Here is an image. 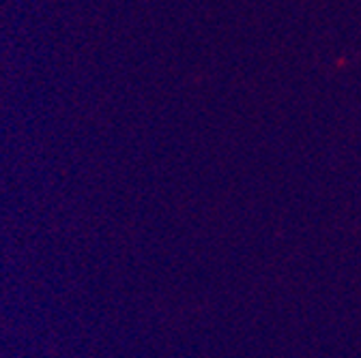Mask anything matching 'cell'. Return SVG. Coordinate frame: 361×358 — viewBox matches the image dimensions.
Returning a JSON list of instances; mask_svg holds the SVG:
<instances>
[]
</instances>
